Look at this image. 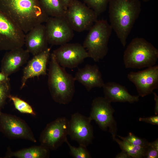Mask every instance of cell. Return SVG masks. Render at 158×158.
<instances>
[{"instance_id":"5","label":"cell","mask_w":158,"mask_h":158,"mask_svg":"<svg viewBox=\"0 0 158 158\" xmlns=\"http://www.w3.org/2000/svg\"><path fill=\"white\" fill-rule=\"evenodd\" d=\"M112 29L107 20H97L89 30L83 46L89 58L98 62L103 59L108 51V44Z\"/></svg>"},{"instance_id":"8","label":"cell","mask_w":158,"mask_h":158,"mask_svg":"<svg viewBox=\"0 0 158 158\" xmlns=\"http://www.w3.org/2000/svg\"><path fill=\"white\" fill-rule=\"evenodd\" d=\"M25 35L13 20L0 11V50L9 51L22 47Z\"/></svg>"},{"instance_id":"24","label":"cell","mask_w":158,"mask_h":158,"mask_svg":"<svg viewBox=\"0 0 158 158\" xmlns=\"http://www.w3.org/2000/svg\"><path fill=\"white\" fill-rule=\"evenodd\" d=\"M88 7L92 10L98 16L107 9L109 0H83Z\"/></svg>"},{"instance_id":"27","label":"cell","mask_w":158,"mask_h":158,"mask_svg":"<svg viewBox=\"0 0 158 158\" xmlns=\"http://www.w3.org/2000/svg\"><path fill=\"white\" fill-rule=\"evenodd\" d=\"M9 81L0 83V111L4 105L7 99L10 95Z\"/></svg>"},{"instance_id":"36","label":"cell","mask_w":158,"mask_h":158,"mask_svg":"<svg viewBox=\"0 0 158 158\" xmlns=\"http://www.w3.org/2000/svg\"><path fill=\"white\" fill-rule=\"evenodd\" d=\"M0 158H1V157H0Z\"/></svg>"},{"instance_id":"1","label":"cell","mask_w":158,"mask_h":158,"mask_svg":"<svg viewBox=\"0 0 158 158\" xmlns=\"http://www.w3.org/2000/svg\"><path fill=\"white\" fill-rule=\"evenodd\" d=\"M0 11L25 33L35 26L46 23L49 17L39 0H0Z\"/></svg>"},{"instance_id":"16","label":"cell","mask_w":158,"mask_h":158,"mask_svg":"<svg viewBox=\"0 0 158 158\" xmlns=\"http://www.w3.org/2000/svg\"><path fill=\"white\" fill-rule=\"evenodd\" d=\"M25 35L24 44L26 50L33 56L44 50L48 47L45 25H38Z\"/></svg>"},{"instance_id":"30","label":"cell","mask_w":158,"mask_h":158,"mask_svg":"<svg viewBox=\"0 0 158 158\" xmlns=\"http://www.w3.org/2000/svg\"><path fill=\"white\" fill-rule=\"evenodd\" d=\"M154 97L155 101L154 111L155 114L157 115L158 114V96L156 92H152Z\"/></svg>"},{"instance_id":"9","label":"cell","mask_w":158,"mask_h":158,"mask_svg":"<svg viewBox=\"0 0 158 158\" xmlns=\"http://www.w3.org/2000/svg\"><path fill=\"white\" fill-rule=\"evenodd\" d=\"M69 121L59 117L48 124L40 138L41 145L49 149L55 150L65 142L68 135Z\"/></svg>"},{"instance_id":"13","label":"cell","mask_w":158,"mask_h":158,"mask_svg":"<svg viewBox=\"0 0 158 158\" xmlns=\"http://www.w3.org/2000/svg\"><path fill=\"white\" fill-rule=\"evenodd\" d=\"M91 120L78 113L73 114L69 121L68 135L79 145L87 147L94 138Z\"/></svg>"},{"instance_id":"33","label":"cell","mask_w":158,"mask_h":158,"mask_svg":"<svg viewBox=\"0 0 158 158\" xmlns=\"http://www.w3.org/2000/svg\"><path fill=\"white\" fill-rule=\"evenodd\" d=\"M149 145L158 152V139L152 142H149Z\"/></svg>"},{"instance_id":"11","label":"cell","mask_w":158,"mask_h":158,"mask_svg":"<svg viewBox=\"0 0 158 158\" xmlns=\"http://www.w3.org/2000/svg\"><path fill=\"white\" fill-rule=\"evenodd\" d=\"M46 23L48 44L61 45L72 40L74 30L64 17H49Z\"/></svg>"},{"instance_id":"6","label":"cell","mask_w":158,"mask_h":158,"mask_svg":"<svg viewBox=\"0 0 158 158\" xmlns=\"http://www.w3.org/2000/svg\"><path fill=\"white\" fill-rule=\"evenodd\" d=\"M98 17L92 10L78 0L72 1L64 16L73 30L78 32L89 30Z\"/></svg>"},{"instance_id":"20","label":"cell","mask_w":158,"mask_h":158,"mask_svg":"<svg viewBox=\"0 0 158 158\" xmlns=\"http://www.w3.org/2000/svg\"><path fill=\"white\" fill-rule=\"evenodd\" d=\"M49 149L41 145L33 146L15 152H10L6 157L44 158L48 157Z\"/></svg>"},{"instance_id":"32","label":"cell","mask_w":158,"mask_h":158,"mask_svg":"<svg viewBox=\"0 0 158 158\" xmlns=\"http://www.w3.org/2000/svg\"><path fill=\"white\" fill-rule=\"evenodd\" d=\"M8 77V76L4 73L2 72H0V83L9 81L10 79Z\"/></svg>"},{"instance_id":"10","label":"cell","mask_w":158,"mask_h":158,"mask_svg":"<svg viewBox=\"0 0 158 158\" xmlns=\"http://www.w3.org/2000/svg\"><path fill=\"white\" fill-rule=\"evenodd\" d=\"M52 53L59 64L64 68H75L85 59L89 58L83 45L78 43H65L60 45Z\"/></svg>"},{"instance_id":"12","label":"cell","mask_w":158,"mask_h":158,"mask_svg":"<svg viewBox=\"0 0 158 158\" xmlns=\"http://www.w3.org/2000/svg\"><path fill=\"white\" fill-rule=\"evenodd\" d=\"M0 131L13 139H22L36 142V140L27 124L13 115L0 111Z\"/></svg>"},{"instance_id":"29","label":"cell","mask_w":158,"mask_h":158,"mask_svg":"<svg viewBox=\"0 0 158 158\" xmlns=\"http://www.w3.org/2000/svg\"><path fill=\"white\" fill-rule=\"evenodd\" d=\"M140 121L145 122L154 125H158V116L156 115L147 117H140Z\"/></svg>"},{"instance_id":"23","label":"cell","mask_w":158,"mask_h":158,"mask_svg":"<svg viewBox=\"0 0 158 158\" xmlns=\"http://www.w3.org/2000/svg\"><path fill=\"white\" fill-rule=\"evenodd\" d=\"M8 98L13 102L15 108L20 113L36 115L32 107L26 102L16 96L11 95Z\"/></svg>"},{"instance_id":"14","label":"cell","mask_w":158,"mask_h":158,"mask_svg":"<svg viewBox=\"0 0 158 158\" xmlns=\"http://www.w3.org/2000/svg\"><path fill=\"white\" fill-rule=\"evenodd\" d=\"M127 78L135 85L138 95L143 97L152 93L158 88V65H155L141 71L130 72Z\"/></svg>"},{"instance_id":"17","label":"cell","mask_w":158,"mask_h":158,"mask_svg":"<svg viewBox=\"0 0 158 158\" xmlns=\"http://www.w3.org/2000/svg\"><path fill=\"white\" fill-rule=\"evenodd\" d=\"M74 78L88 91L95 87H102L104 83L101 73L96 64H87L78 69Z\"/></svg>"},{"instance_id":"26","label":"cell","mask_w":158,"mask_h":158,"mask_svg":"<svg viewBox=\"0 0 158 158\" xmlns=\"http://www.w3.org/2000/svg\"><path fill=\"white\" fill-rule=\"evenodd\" d=\"M121 140L135 146L146 148L149 145V142L145 139L139 138L132 132H129L127 136L123 137L118 135Z\"/></svg>"},{"instance_id":"18","label":"cell","mask_w":158,"mask_h":158,"mask_svg":"<svg viewBox=\"0 0 158 158\" xmlns=\"http://www.w3.org/2000/svg\"><path fill=\"white\" fill-rule=\"evenodd\" d=\"M30 54L22 47L7 52L1 61V72L8 76L16 72L27 62Z\"/></svg>"},{"instance_id":"19","label":"cell","mask_w":158,"mask_h":158,"mask_svg":"<svg viewBox=\"0 0 158 158\" xmlns=\"http://www.w3.org/2000/svg\"><path fill=\"white\" fill-rule=\"evenodd\" d=\"M104 97L110 102H128L130 103L138 102L139 95H133L124 86L113 82L104 83L102 87Z\"/></svg>"},{"instance_id":"7","label":"cell","mask_w":158,"mask_h":158,"mask_svg":"<svg viewBox=\"0 0 158 158\" xmlns=\"http://www.w3.org/2000/svg\"><path fill=\"white\" fill-rule=\"evenodd\" d=\"M114 109L104 97H98L92 101L90 116L102 130H108L112 138L116 137L117 131V123L113 116Z\"/></svg>"},{"instance_id":"22","label":"cell","mask_w":158,"mask_h":158,"mask_svg":"<svg viewBox=\"0 0 158 158\" xmlns=\"http://www.w3.org/2000/svg\"><path fill=\"white\" fill-rule=\"evenodd\" d=\"M112 139L118 143L121 150L127 152L131 158L144 157L146 148L134 145L116 137Z\"/></svg>"},{"instance_id":"21","label":"cell","mask_w":158,"mask_h":158,"mask_svg":"<svg viewBox=\"0 0 158 158\" xmlns=\"http://www.w3.org/2000/svg\"><path fill=\"white\" fill-rule=\"evenodd\" d=\"M45 12L49 17H64L65 9L62 0H39Z\"/></svg>"},{"instance_id":"3","label":"cell","mask_w":158,"mask_h":158,"mask_svg":"<svg viewBox=\"0 0 158 158\" xmlns=\"http://www.w3.org/2000/svg\"><path fill=\"white\" fill-rule=\"evenodd\" d=\"M48 84L51 96L56 102L66 104L70 102L75 92L74 77L67 73L51 54Z\"/></svg>"},{"instance_id":"28","label":"cell","mask_w":158,"mask_h":158,"mask_svg":"<svg viewBox=\"0 0 158 158\" xmlns=\"http://www.w3.org/2000/svg\"><path fill=\"white\" fill-rule=\"evenodd\" d=\"M144 157L157 158L158 157V152L149 145L146 148Z\"/></svg>"},{"instance_id":"15","label":"cell","mask_w":158,"mask_h":158,"mask_svg":"<svg viewBox=\"0 0 158 158\" xmlns=\"http://www.w3.org/2000/svg\"><path fill=\"white\" fill-rule=\"evenodd\" d=\"M50 50L51 48L48 47L34 55L28 61L23 70L20 89L25 86L29 78L47 74V66L51 54Z\"/></svg>"},{"instance_id":"31","label":"cell","mask_w":158,"mask_h":158,"mask_svg":"<svg viewBox=\"0 0 158 158\" xmlns=\"http://www.w3.org/2000/svg\"><path fill=\"white\" fill-rule=\"evenodd\" d=\"M116 158H130L128 153L126 151L122 150V151L120 153L117 154L115 156Z\"/></svg>"},{"instance_id":"35","label":"cell","mask_w":158,"mask_h":158,"mask_svg":"<svg viewBox=\"0 0 158 158\" xmlns=\"http://www.w3.org/2000/svg\"><path fill=\"white\" fill-rule=\"evenodd\" d=\"M141 0L142 1H143L145 2H146L148 1L151 0Z\"/></svg>"},{"instance_id":"37","label":"cell","mask_w":158,"mask_h":158,"mask_svg":"<svg viewBox=\"0 0 158 158\" xmlns=\"http://www.w3.org/2000/svg\"></svg>"},{"instance_id":"34","label":"cell","mask_w":158,"mask_h":158,"mask_svg":"<svg viewBox=\"0 0 158 158\" xmlns=\"http://www.w3.org/2000/svg\"><path fill=\"white\" fill-rule=\"evenodd\" d=\"M72 0H62V3L65 10L67 9L70 3Z\"/></svg>"},{"instance_id":"25","label":"cell","mask_w":158,"mask_h":158,"mask_svg":"<svg viewBox=\"0 0 158 158\" xmlns=\"http://www.w3.org/2000/svg\"><path fill=\"white\" fill-rule=\"evenodd\" d=\"M65 142L67 144L70 150L71 155L75 158H90L91 156L86 147L79 145L78 147L72 146L67 139Z\"/></svg>"},{"instance_id":"4","label":"cell","mask_w":158,"mask_h":158,"mask_svg":"<svg viewBox=\"0 0 158 158\" xmlns=\"http://www.w3.org/2000/svg\"><path fill=\"white\" fill-rule=\"evenodd\" d=\"M158 50L151 43L142 37L132 40L124 52L123 61L126 68L141 69L155 65Z\"/></svg>"},{"instance_id":"2","label":"cell","mask_w":158,"mask_h":158,"mask_svg":"<svg viewBox=\"0 0 158 158\" xmlns=\"http://www.w3.org/2000/svg\"><path fill=\"white\" fill-rule=\"evenodd\" d=\"M140 1L109 0L110 24L123 47L141 12Z\"/></svg>"}]
</instances>
